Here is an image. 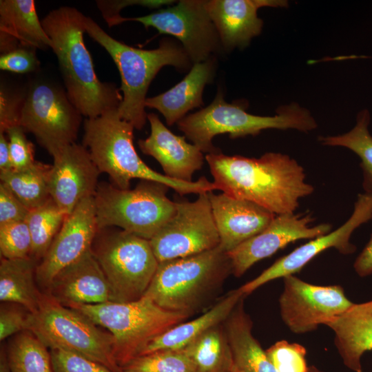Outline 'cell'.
<instances>
[{"label":"cell","mask_w":372,"mask_h":372,"mask_svg":"<svg viewBox=\"0 0 372 372\" xmlns=\"http://www.w3.org/2000/svg\"><path fill=\"white\" fill-rule=\"evenodd\" d=\"M175 1L170 0H144V1H97L96 5L101 12L105 21L110 27L120 17L119 12L125 6L141 5L150 8H161L162 6L172 4Z\"/></svg>","instance_id":"cell-43"},{"label":"cell","mask_w":372,"mask_h":372,"mask_svg":"<svg viewBox=\"0 0 372 372\" xmlns=\"http://www.w3.org/2000/svg\"><path fill=\"white\" fill-rule=\"evenodd\" d=\"M81 118L66 90L52 81L38 80L25 92L19 125L52 156L76 143Z\"/></svg>","instance_id":"cell-11"},{"label":"cell","mask_w":372,"mask_h":372,"mask_svg":"<svg viewBox=\"0 0 372 372\" xmlns=\"http://www.w3.org/2000/svg\"><path fill=\"white\" fill-rule=\"evenodd\" d=\"M266 353L277 372L308 371L307 350L298 343L280 340L267 349Z\"/></svg>","instance_id":"cell-36"},{"label":"cell","mask_w":372,"mask_h":372,"mask_svg":"<svg viewBox=\"0 0 372 372\" xmlns=\"http://www.w3.org/2000/svg\"><path fill=\"white\" fill-rule=\"evenodd\" d=\"M220 247L228 253L262 231L276 214L245 200L208 192Z\"/></svg>","instance_id":"cell-21"},{"label":"cell","mask_w":372,"mask_h":372,"mask_svg":"<svg viewBox=\"0 0 372 372\" xmlns=\"http://www.w3.org/2000/svg\"><path fill=\"white\" fill-rule=\"evenodd\" d=\"M38 262L31 257L18 259L1 258L0 300L21 305L35 313L43 292L36 279Z\"/></svg>","instance_id":"cell-28"},{"label":"cell","mask_w":372,"mask_h":372,"mask_svg":"<svg viewBox=\"0 0 372 372\" xmlns=\"http://www.w3.org/2000/svg\"><path fill=\"white\" fill-rule=\"evenodd\" d=\"M134 129L131 123L120 117L117 109L84 120L83 145L100 172L108 174L114 186L129 189L132 180L138 178L165 184L180 196L217 189L214 182L205 176L187 183L168 178L152 169L135 149Z\"/></svg>","instance_id":"cell-3"},{"label":"cell","mask_w":372,"mask_h":372,"mask_svg":"<svg viewBox=\"0 0 372 372\" xmlns=\"http://www.w3.org/2000/svg\"><path fill=\"white\" fill-rule=\"evenodd\" d=\"M242 298L223 322L230 346L233 372H277L252 333L253 323Z\"/></svg>","instance_id":"cell-26"},{"label":"cell","mask_w":372,"mask_h":372,"mask_svg":"<svg viewBox=\"0 0 372 372\" xmlns=\"http://www.w3.org/2000/svg\"><path fill=\"white\" fill-rule=\"evenodd\" d=\"M92 251L109 282L112 302H132L144 296L159 263L148 240L105 228L98 230Z\"/></svg>","instance_id":"cell-10"},{"label":"cell","mask_w":372,"mask_h":372,"mask_svg":"<svg viewBox=\"0 0 372 372\" xmlns=\"http://www.w3.org/2000/svg\"><path fill=\"white\" fill-rule=\"evenodd\" d=\"M147 118L151 131L147 138L138 141L141 152L155 158L167 177L193 182V174L204 164L203 152L194 144L187 143L185 136L172 133L156 114H147Z\"/></svg>","instance_id":"cell-19"},{"label":"cell","mask_w":372,"mask_h":372,"mask_svg":"<svg viewBox=\"0 0 372 372\" xmlns=\"http://www.w3.org/2000/svg\"><path fill=\"white\" fill-rule=\"evenodd\" d=\"M326 326L334 333V343L344 365L362 372V358L372 350V300L353 303Z\"/></svg>","instance_id":"cell-24"},{"label":"cell","mask_w":372,"mask_h":372,"mask_svg":"<svg viewBox=\"0 0 372 372\" xmlns=\"http://www.w3.org/2000/svg\"><path fill=\"white\" fill-rule=\"evenodd\" d=\"M50 167L36 161L25 169L0 173L1 182L32 210L43 205L51 198L48 185Z\"/></svg>","instance_id":"cell-30"},{"label":"cell","mask_w":372,"mask_h":372,"mask_svg":"<svg viewBox=\"0 0 372 372\" xmlns=\"http://www.w3.org/2000/svg\"><path fill=\"white\" fill-rule=\"evenodd\" d=\"M94 196L82 200L67 216L36 269L37 284L46 292L54 277L91 249L98 232Z\"/></svg>","instance_id":"cell-16"},{"label":"cell","mask_w":372,"mask_h":372,"mask_svg":"<svg viewBox=\"0 0 372 372\" xmlns=\"http://www.w3.org/2000/svg\"><path fill=\"white\" fill-rule=\"evenodd\" d=\"M85 32L110 55L120 73L123 100L117 108L120 117L141 130L147 114L146 95L150 83L162 68L171 65L180 71L192 67V62L181 44L163 39L153 50L136 48L109 35L92 18L86 17Z\"/></svg>","instance_id":"cell-4"},{"label":"cell","mask_w":372,"mask_h":372,"mask_svg":"<svg viewBox=\"0 0 372 372\" xmlns=\"http://www.w3.org/2000/svg\"><path fill=\"white\" fill-rule=\"evenodd\" d=\"M283 0H205L221 46L227 52L247 46L260 34L263 21L258 17L262 7H286Z\"/></svg>","instance_id":"cell-20"},{"label":"cell","mask_w":372,"mask_h":372,"mask_svg":"<svg viewBox=\"0 0 372 372\" xmlns=\"http://www.w3.org/2000/svg\"><path fill=\"white\" fill-rule=\"evenodd\" d=\"M68 307L83 313L113 335L114 358L121 369L139 356L154 339L191 315L163 309L146 296L128 302L109 301Z\"/></svg>","instance_id":"cell-6"},{"label":"cell","mask_w":372,"mask_h":372,"mask_svg":"<svg viewBox=\"0 0 372 372\" xmlns=\"http://www.w3.org/2000/svg\"><path fill=\"white\" fill-rule=\"evenodd\" d=\"M25 132L20 125L8 128L6 134L10 147L12 168L23 170L32 166L34 163V145L27 138Z\"/></svg>","instance_id":"cell-38"},{"label":"cell","mask_w":372,"mask_h":372,"mask_svg":"<svg viewBox=\"0 0 372 372\" xmlns=\"http://www.w3.org/2000/svg\"><path fill=\"white\" fill-rule=\"evenodd\" d=\"M216 69V61L214 57L192 64L187 75L171 89L147 98L145 107L161 113L167 125L177 123L188 112L204 105L203 90L213 81Z\"/></svg>","instance_id":"cell-23"},{"label":"cell","mask_w":372,"mask_h":372,"mask_svg":"<svg viewBox=\"0 0 372 372\" xmlns=\"http://www.w3.org/2000/svg\"><path fill=\"white\" fill-rule=\"evenodd\" d=\"M30 210L3 183H0V225L25 220Z\"/></svg>","instance_id":"cell-42"},{"label":"cell","mask_w":372,"mask_h":372,"mask_svg":"<svg viewBox=\"0 0 372 372\" xmlns=\"http://www.w3.org/2000/svg\"><path fill=\"white\" fill-rule=\"evenodd\" d=\"M369 121V112L364 110L358 114L355 127L347 133L320 138L324 145L347 147L360 158L365 192H372V136L368 129Z\"/></svg>","instance_id":"cell-33"},{"label":"cell","mask_w":372,"mask_h":372,"mask_svg":"<svg viewBox=\"0 0 372 372\" xmlns=\"http://www.w3.org/2000/svg\"><path fill=\"white\" fill-rule=\"evenodd\" d=\"M245 103L225 100L224 92L219 88L207 107L189 114L177 123L185 136L196 145L203 153L220 151L214 147V136L227 133L231 138L258 135L267 129H296L308 132L317 124L309 111L296 103L280 107L273 116L254 115L246 111Z\"/></svg>","instance_id":"cell-5"},{"label":"cell","mask_w":372,"mask_h":372,"mask_svg":"<svg viewBox=\"0 0 372 372\" xmlns=\"http://www.w3.org/2000/svg\"><path fill=\"white\" fill-rule=\"evenodd\" d=\"M85 17L76 8L63 6L50 11L41 24L51 40L68 96L87 118L117 109L123 95L114 84L97 77L83 39Z\"/></svg>","instance_id":"cell-2"},{"label":"cell","mask_w":372,"mask_h":372,"mask_svg":"<svg viewBox=\"0 0 372 372\" xmlns=\"http://www.w3.org/2000/svg\"><path fill=\"white\" fill-rule=\"evenodd\" d=\"M30 313L20 304L1 302L0 308V340L28 330Z\"/></svg>","instance_id":"cell-39"},{"label":"cell","mask_w":372,"mask_h":372,"mask_svg":"<svg viewBox=\"0 0 372 372\" xmlns=\"http://www.w3.org/2000/svg\"><path fill=\"white\" fill-rule=\"evenodd\" d=\"M149 241L158 262L218 247L220 236L208 192L192 202H176L174 215Z\"/></svg>","instance_id":"cell-12"},{"label":"cell","mask_w":372,"mask_h":372,"mask_svg":"<svg viewBox=\"0 0 372 372\" xmlns=\"http://www.w3.org/2000/svg\"><path fill=\"white\" fill-rule=\"evenodd\" d=\"M62 304H96L112 300L109 282L91 249L62 269L46 292Z\"/></svg>","instance_id":"cell-22"},{"label":"cell","mask_w":372,"mask_h":372,"mask_svg":"<svg viewBox=\"0 0 372 372\" xmlns=\"http://www.w3.org/2000/svg\"><path fill=\"white\" fill-rule=\"evenodd\" d=\"M353 269L360 277L364 278L372 275V235L356 258Z\"/></svg>","instance_id":"cell-44"},{"label":"cell","mask_w":372,"mask_h":372,"mask_svg":"<svg viewBox=\"0 0 372 372\" xmlns=\"http://www.w3.org/2000/svg\"><path fill=\"white\" fill-rule=\"evenodd\" d=\"M245 297L238 288L230 291L203 315L194 320L180 323L154 339L140 355L158 351L185 348L209 329L223 324L239 301Z\"/></svg>","instance_id":"cell-27"},{"label":"cell","mask_w":372,"mask_h":372,"mask_svg":"<svg viewBox=\"0 0 372 372\" xmlns=\"http://www.w3.org/2000/svg\"><path fill=\"white\" fill-rule=\"evenodd\" d=\"M133 21L158 34L172 35L180 42L192 63L205 61L221 48L217 30L205 6V0H180L173 6L161 8L143 17L120 16L114 25Z\"/></svg>","instance_id":"cell-13"},{"label":"cell","mask_w":372,"mask_h":372,"mask_svg":"<svg viewBox=\"0 0 372 372\" xmlns=\"http://www.w3.org/2000/svg\"><path fill=\"white\" fill-rule=\"evenodd\" d=\"M13 169L8 137L0 132V173Z\"/></svg>","instance_id":"cell-45"},{"label":"cell","mask_w":372,"mask_h":372,"mask_svg":"<svg viewBox=\"0 0 372 372\" xmlns=\"http://www.w3.org/2000/svg\"><path fill=\"white\" fill-rule=\"evenodd\" d=\"M169 188L145 180L132 189L99 183L94 196L98 229L116 227L149 240L176 212Z\"/></svg>","instance_id":"cell-8"},{"label":"cell","mask_w":372,"mask_h":372,"mask_svg":"<svg viewBox=\"0 0 372 372\" xmlns=\"http://www.w3.org/2000/svg\"><path fill=\"white\" fill-rule=\"evenodd\" d=\"M205 160L217 189L276 215L295 213L300 200L314 191L306 182L304 168L281 153L267 152L256 158L219 151L207 154Z\"/></svg>","instance_id":"cell-1"},{"label":"cell","mask_w":372,"mask_h":372,"mask_svg":"<svg viewBox=\"0 0 372 372\" xmlns=\"http://www.w3.org/2000/svg\"><path fill=\"white\" fill-rule=\"evenodd\" d=\"M28 330L45 346L76 353L114 372H121L114 354L113 335L78 311L44 293L37 311L31 313Z\"/></svg>","instance_id":"cell-9"},{"label":"cell","mask_w":372,"mask_h":372,"mask_svg":"<svg viewBox=\"0 0 372 372\" xmlns=\"http://www.w3.org/2000/svg\"><path fill=\"white\" fill-rule=\"evenodd\" d=\"M121 372H196L185 352L163 350L140 355L121 369Z\"/></svg>","instance_id":"cell-34"},{"label":"cell","mask_w":372,"mask_h":372,"mask_svg":"<svg viewBox=\"0 0 372 372\" xmlns=\"http://www.w3.org/2000/svg\"><path fill=\"white\" fill-rule=\"evenodd\" d=\"M32 238L26 222L0 225L1 258L18 259L30 257Z\"/></svg>","instance_id":"cell-35"},{"label":"cell","mask_w":372,"mask_h":372,"mask_svg":"<svg viewBox=\"0 0 372 372\" xmlns=\"http://www.w3.org/2000/svg\"><path fill=\"white\" fill-rule=\"evenodd\" d=\"M68 215L51 198L43 205L30 210L25 221L32 238L30 257L38 263L45 255Z\"/></svg>","instance_id":"cell-32"},{"label":"cell","mask_w":372,"mask_h":372,"mask_svg":"<svg viewBox=\"0 0 372 372\" xmlns=\"http://www.w3.org/2000/svg\"><path fill=\"white\" fill-rule=\"evenodd\" d=\"M372 219V192L360 194L350 218L334 231L311 239L289 254L280 258L253 280L238 289L247 296L273 280L294 275L318 255L331 248L340 254H351L356 247L350 242L353 232Z\"/></svg>","instance_id":"cell-15"},{"label":"cell","mask_w":372,"mask_h":372,"mask_svg":"<svg viewBox=\"0 0 372 372\" xmlns=\"http://www.w3.org/2000/svg\"><path fill=\"white\" fill-rule=\"evenodd\" d=\"M279 297L280 315L293 333L302 334L326 325L347 310L354 302L340 285H317L294 275L283 278Z\"/></svg>","instance_id":"cell-14"},{"label":"cell","mask_w":372,"mask_h":372,"mask_svg":"<svg viewBox=\"0 0 372 372\" xmlns=\"http://www.w3.org/2000/svg\"><path fill=\"white\" fill-rule=\"evenodd\" d=\"M307 372H325V371L320 370V369L317 368L315 366H309V369Z\"/></svg>","instance_id":"cell-46"},{"label":"cell","mask_w":372,"mask_h":372,"mask_svg":"<svg viewBox=\"0 0 372 372\" xmlns=\"http://www.w3.org/2000/svg\"><path fill=\"white\" fill-rule=\"evenodd\" d=\"M196 372H232L233 360L223 323L216 325L185 348Z\"/></svg>","instance_id":"cell-29"},{"label":"cell","mask_w":372,"mask_h":372,"mask_svg":"<svg viewBox=\"0 0 372 372\" xmlns=\"http://www.w3.org/2000/svg\"><path fill=\"white\" fill-rule=\"evenodd\" d=\"M52 156L50 196L61 210L70 214L82 200L94 196L101 172L87 149L76 143Z\"/></svg>","instance_id":"cell-18"},{"label":"cell","mask_w":372,"mask_h":372,"mask_svg":"<svg viewBox=\"0 0 372 372\" xmlns=\"http://www.w3.org/2000/svg\"><path fill=\"white\" fill-rule=\"evenodd\" d=\"M6 353L11 372H54L50 351L29 330L14 335Z\"/></svg>","instance_id":"cell-31"},{"label":"cell","mask_w":372,"mask_h":372,"mask_svg":"<svg viewBox=\"0 0 372 372\" xmlns=\"http://www.w3.org/2000/svg\"><path fill=\"white\" fill-rule=\"evenodd\" d=\"M233 372V371H232Z\"/></svg>","instance_id":"cell-47"},{"label":"cell","mask_w":372,"mask_h":372,"mask_svg":"<svg viewBox=\"0 0 372 372\" xmlns=\"http://www.w3.org/2000/svg\"><path fill=\"white\" fill-rule=\"evenodd\" d=\"M54 372H114L105 366L85 358L59 349H51Z\"/></svg>","instance_id":"cell-37"},{"label":"cell","mask_w":372,"mask_h":372,"mask_svg":"<svg viewBox=\"0 0 372 372\" xmlns=\"http://www.w3.org/2000/svg\"><path fill=\"white\" fill-rule=\"evenodd\" d=\"M25 93L13 92L1 84L0 90V132L20 125V117Z\"/></svg>","instance_id":"cell-40"},{"label":"cell","mask_w":372,"mask_h":372,"mask_svg":"<svg viewBox=\"0 0 372 372\" xmlns=\"http://www.w3.org/2000/svg\"><path fill=\"white\" fill-rule=\"evenodd\" d=\"M230 273V258L218 246L159 262L144 296L163 309L191 314Z\"/></svg>","instance_id":"cell-7"},{"label":"cell","mask_w":372,"mask_h":372,"mask_svg":"<svg viewBox=\"0 0 372 372\" xmlns=\"http://www.w3.org/2000/svg\"><path fill=\"white\" fill-rule=\"evenodd\" d=\"M40 63L35 49L19 47L0 56V69L19 74H25L39 69Z\"/></svg>","instance_id":"cell-41"},{"label":"cell","mask_w":372,"mask_h":372,"mask_svg":"<svg viewBox=\"0 0 372 372\" xmlns=\"http://www.w3.org/2000/svg\"><path fill=\"white\" fill-rule=\"evenodd\" d=\"M313 220L309 213L276 215L262 231L227 253L232 273L240 277L255 263L271 256L288 244L302 239L311 240L331 231L329 223L311 226Z\"/></svg>","instance_id":"cell-17"},{"label":"cell","mask_w":372,"mask_h":372,"mask_svg":"<svg viewBox=\"0 0 372 372\" xmlns=\"http://www.w3.org/2000/svg\"><path fill=\"white\" fill-rule=\"evenodd\" d=\"M19 47L45 50L52 42L39 20L34 1H0L1 54Z\"/></svg>","instance_id":"cell-25"}]
</instances>
